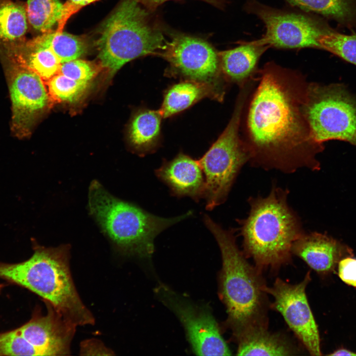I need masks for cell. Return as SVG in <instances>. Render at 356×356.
<instances>
[{"label": "cell", "mask_w": 356, "mask_h": 356, "mask_svg": "<svg viewBox=\"0 0 356 356\" xmlns=\"http://www.w3.org/2000/svg\"><path fill=\"white\" fill-rule=\"evenodd\" d=\"M259 81L246 118L249 162L285 173L320 170L316 155L324 145L313 137L303 110L308 83L273 63L260 71Z\"/></svg>", "instance_id": "1"}, {"label": "cell", "mask_w": 356, "mask_h": 356, "mask_svg": "<svg viewBox=\"0 0 356 356\" xmlns=\"http://www.w3.org/2000/svg\"><path fill=\"white\" fill-rule=\"evenodd\" d=\"M203 221L221 252L220 294L234 337L238 341L252 331L267 328V285L261 271L246 260L236 244L233 229H224L206 214Z\"/></svg>", "instance_id": "2"}, {"label": "cell", "mask_w": 356, "mask_h": 356, "mask_svg": "<svg viewBox=\"0 0 356 356\" xmlns=\"http://www.w3.org/2000/svg\"><path fill=\"white\" fill-rule=\"evenodd\" d=\"M33 242L34 253L27 260L14 264L0 261V278L37 294L76 326L93 324L94 318L72 279L69 246L45 247Z\"/></svg>", "instance_id": "3"}, {"label": "cell", "mask_w": 356, "mask_h": 356, "mask_svg": "<svg viewBox=\"0 0 356 356\" xmlns=\"http://www.w3.org/2000/svg\"><path fill=\"white\" fill-rule=\"evenodd\" d=\"M288 193L274 185L267 196L250 197L248 217L237 220L244 254L261 271L288 263L293 242L304 232L300 218L288 204Z\"/></svg>", "instance_id": "4"}, {"label": "cell", "mask_w": 356, "mask_h": 356, "mask_svg": "<svg viewBox=\"0 0 356 356\" xmlns=\"http://www.w3.org/2000/svg\"><path fill=\"white\" fill-rule=\"evenodd\" d=\"M88 207L103 232L123 253L149 258L156 236L173 224L189 217L191 211L165 218L114 196L96 180L89 189Z\"/></svg>", "instance_id": "5"}, {"label": "cell", "mask_w": 356, "mask_h": 356, "mask_svg": "<svg viewBox=\"0 0 356 356\" xmlns=\"http://www.w3.org/2000/svg\"><path fill=\"white\" fill-rule=\"evenodd\" d=\"M138 0H122L102 24L96 42L102 66L115 74L139 57L158 54L167 41Z\"/></svg>", "instance_id": "6"}, {"label": "cell", "mask_w": 356, "mask_h": 356, "mask_svg": "<svg viewBox=\"0 0 356 356\" xmlns=\"http://www.w3.org/2000/svg\"><path fill=\"white\" fill-rule=\"evenodd\" d=\"M249 90L242 88L232 117L224 131L198 160L205 175L206 208L212 210L226 200L242 167L250 154L239 135L241 117Z\"/></svg>", "instance_id": "7"}, {"label": "cell", "mask_w": 356, "mask_h": 356, "mask_svg": "<svg viewBox=\"0 0 356 356\" xmlns=\"http://www.w3.org/2000/svg\"><path fill=\"white\" fill-rule=\"evenodd\" d=\"M303 110L316 141L338 140L356 146V96L344 84L308 83Z\"/></svg>", "instance_id": "8"}, {"label": "cell", "mask_w": 356, "mask_h": 356, "mask_svg": "<svg viewBox=\"0 0 356 356\" xmlns=\"http://www.w3.org/2000/svg\"><path fill=\"white\" fill-rule=\"evenodd\" d=\"M11 103L10 130L19 139L28 137L49 100L44 81L36 73L0 51Z\"/></svg>", "instance_id": "9"}, {"label": "cell", "mask_w": 356, "mask_h": 356, "mask_svg": "<svg viewBox=\"0 0 356 356\" xmlns=\"http://www.w3.org/2000/svg\"><path fill=\"white\" fill-rule=\"evenodd\" d=\"M155 293L181 322L196 355H231L209 309L175 292L166 285H159L155 289Z\"/></svg>", "instance_id": "10"}, {"label": "cell", "mask_w": 356, "mask_h": 356, "mask_svg": "<svg viewBox=\"0 0 356 356\" xmlns=\"http://www.w3.org/2000/svg\"><path fill=\"white\" fill-rule=\"evenodd\" d=\"M159 55L182 75L211 87L222 99L219 52L208 42L191 36L175 35L167 41Z\"/></svg>", "instance_id": "11"}, {"label": "cell", "mask_w": 356, "mask_h": 356, "mask_svg": "<svg viewBox=\"0 0 356 356\" xmlns=\"http://www.w3.org/2000/svg\"><path fill=\"white\" fill-rule=\"evenodd\" d=\"M310 281V271L296 284L277 278L272 287L266 286L265 291L274 298L273 308L281 314L309 353L321 356L319 331L306 294Z\"/></svg>", "instance_id": "12"}, {"label": "cell", "mask_w": 356, "mask_h": 356, "mask_svg": "<svg viewBox=\"0 0 356 356\" xmlns=\"http://www.w3.org/2000/svg\"><path fill=\"white\" fill-rule=\"evenodd\" d=\"M45 303L47 311L45 315L36 311L31 318L17 329L39 356L68 355L76 326Z\"/></svg>", "instance_id": "13"}, {"label": "cell", "mask_w": 356, "mask_h": 356, "mask_svg": "<svg viewBox=\"0 0 356 356\" xmlns=\"http://www.w3.org/2000/svg\"><path fill=\"white\" fill-rule=\"evenodd\" d=\"M291 253L321 274L334 271L342 259L354 255L347 245L317 232H304L293 242Z\"/></svg>", "instance_id": "14"}, {"label": "cell", "mask_w": 356, "mask_h": 356, "mask_svg": "<svg viewBox=\"0 0 356 356\" xmlns=\"http://www.w3.org/2000/svg\"><path fill=\"white\" fill-rule=\"evenodd\" d=\"M155 174L174 195L189 196L196 201L204 197L205 180L198 161L182 153L164 162Z\"/></svg>", "instance_id": "15"}, {"label": "cell", "mask_w": 356, "mask_h": 356, "mask_svg": "<svg viewBox=\"0 0 356 356\" xmlns=\"http://www.w3.org/2000/svg\"><path fill=\"white\" fill-rule=\"evenodd\" d=\"M269 47L255 41L219 52L222 73L229 81L242 85L253 78L260 58Z\"/></svg>", "instance_id": "16"}, {"label": "cell", "mask_w": 356, "mask_h": 356, "mask_svg": "<svg viewBox=\"0 0 356 356\" xmlns=\"http://www.w3.org/2000/svg\"><path fill=\"white\" fill-rule=\"evenodd\" d=\"M239 356H290L297 351L284 337L267 328L252 331L238 341Z\"/></svg>", "instance_id": "17"}, {"label": "cell", "mask_w": 356, "mask_h": 356, "mask_svg": "<svg viewBox=\"0 0 356 356\" xmlns=\"http://www.w3.org/2000/svg\"><path fill=\"white\" fill-rule=\"evenodd\" d=\"M209 94L220 100L215 91L207 85L191 80L181 82L167 90L159 111L163 118H168Z\"/></svg>", "instance_id": "18"}, {"label": "cell", "mask_w": 356, "mask_h": 356, "mask_svg": "<svg viewBox=\"0 0 356 356\" xmlns=\"http://www.w3.org/2000/svg\"><path fill=\"white\" fill-rule=\"evenodd\" d=\"M28 19L25 4L0 0V43H17L25 39Z\"/></svg>", "instance_id": "19"}, {"label": "cell", "mask_w": 356, "mask_h": 356, "mask_svg": "<svg viewBox=\"0 0 356 356\" xmlns=\"http://www.w3.org/2000/svg\"><path fill=\"white\" fill-rule=\"evenodd\" d=\"M159 110H142L133 119L129 129V138L133 146L140 151H148L155 146L160 131Z\"/></svg>", "instance_id": "20"}, {"label": "cell", "mask_w": 356, "mask_h": 356, "mask_svg": "<svg viewBox=\"0 0 356 356\" xmlns=\"http://www.w3.org/2000/svg\"><path fill=\"white\" fill-rule=\"evenodd\" d=\"M45 45L49 47L61 63L78 59L88 48L87 41L82 37L66 32H51L38 36Z\"/></svg>", "instance_id": "21"}, {"label": "cell", "mask_w": 356, "mask_h": 356, "mask_svg": "<svg viewBox=\"0 0 356 356\" xmlns=\"http://www.w3.org/2000/svg\"><path fill=\"white\" fill-rule=\"evenodd\" d=\"M25 6L28 23L43 34L51 31L58 23L63 4L59 0H27Z\"/></svg>", "instance_id": "22"}, {"label": "cell", "mask_w": 356, "mask_h": 356, "mask_svg": "<svg viewBox=\"0 0 356 356\" xmlns=\"http://www.w3.org/2000/svg\"><path fill=\"white\" fill-rule=\"evenodd\" d=\"M319 49L356 66V33L345 34L329 26L319 41Z\"/></svg>", "instance_id": "23"}, {"label": "cell", "mask_w": 356, "mask_h": 356, "mask_svg": "<svg viewBox=\"0 0 356 356\" xmlns=\"http://www.w3.org/2000/svg\"><path fill=\"white\" fill-rule=\"evenodd\" d=\"M88 84L70 79L58 72L47 81L48 92L58 101L74 102L83 95Z\"/></svg>", "instance_id": "24"}, {"label": "cell", "mask_w": 356, "mask_h": 356, "mask_svg": "<svg viewBox=\"0 0 356 356\" xmlns=\"http://www.w3.org/2000/svg\"><path fill=\"white\" fill-rule=\"evenodd\" d=\"M0 356H39L18 329L0 333Z\"/></svg>", "instance_id": "25"}, {"label": "cell", "mask_w": 356, "mask_h": 356, "mask_svg": "<svg viewBox=\"0 0 356 356\" xmlns=\"http://www.w3.org/2000/svg\"><path fill=\"white\" fill-rule=\"evenodd\" d=\"M58 72L74 80L89 83L96 74L97 68L90 62L76 59L61 63Z\"/></svg>", "instance_id": "26"}, {"label": "cell", "mask_w": 356, "mask_h": 356, "mask_svg": "<svg viewBox=\"0 0 356 356\" xmlns=\"http://www.w3.org/2000/svg\"><path fill=\"white\" fill-rule=\"evenodd\" d=\"M338 274L346 284L356 288V258L348 256L338 263Z\"/></svg>", "instance_id": "27"}, {"label": "cell", "mask_w": 356, "mask_h": 356, "mask_svg": "<svg viewBox=\"0 0 356 356\" xmlns=\"http://www.w3.org/2000/svg\"><path fill=\"white\" fill-rule=\"evenodd\" d=\"M99 0H67L63 4L60 20L55 32H62L69 18L84 6Z\"/></svg>", "instance_id": "28"}, {"label": "cell", "mask_w": 356, "mask_h": 356, "mask_svg": "<svg viewBox=\"0 0 356 356\" xmlns=\"http://www.w3.org/2000/svg\"><path fill=\"white\" fill-rule=\"evenodd\" d=\"M81 353L84 355H111V350L107 349L99 341L91 339L83 342Z\"/></svg>", "instance_id": "29"}, {"label": "cell", "mask_w": 356, "mask_h": 356, "mask_svg": "<svg viewBox=\"0 0 356 356\" xmlns=\"http://www.w3.org/2000/svg\"><path fill=\"white\" fill-rule=\"evenodd\" d=\"M171 0H138L139 3L150 12L154 11L164 2ZM208 2L217 7L222 8L224 6L223 0H201Z\"/></svg>", "instance_id": "30"}, {"label": "cell", "mask_w": 356, "mask_h": 356, "mask_svg": "<svg viewBox=\"0 0 356 356\" xmlns=\"http://www.w3.org/2000/svg\"><path fill=\"white\" fill-rule=\"evenodd\" d=\"M329 356H356V353L345 348H340L329 354Z\"/></svg>", "instance_id": "31"}]
</instances>
